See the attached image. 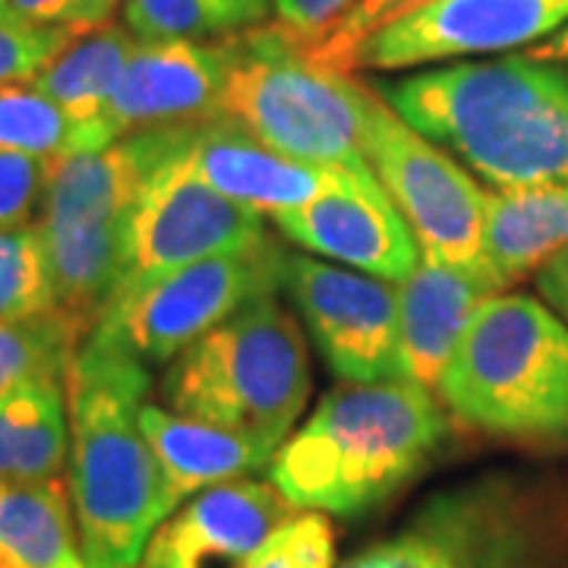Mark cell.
Listing matches in <instances>:
<instances>
[{
    "mask_svg": "<svg viewBox=\"0 0 568 568\" xmlns=\"http://www.w3.org/2000/svg\"><path fill=\"white\" fill-rule=\"evenodd\" d=\"M420 136L499 193L568 186V63H455L376 89Z\"/></svg>",
    "mask_w": 568,
    "mask_h": 568,
    "instance_id": "6da1fadb",
    "label": "cell"
},
{
    "mask_svg": "<svg viewBox=\"0 0 568 568\" xmlns=\"http://www.w3.org/2000/svg\"><path fill=\"white\" fill-rule=\"evenodd\" d=\"M70 496L89 568H136L178 508L140 426L149 366L82 342L67 369Z\"/></svg>",
    "mask_w": 568,
    "mask_h": 568,
    "instance_id": "7a4b0ae2",
    "label": "cell"
},
{
    "mask_svg": "<svg viewBox=\"0 0 568 568\" xmlns=\"http://www.w3.org/2000/svg\"><path fill=\"white\" fill-rule=\"evenodd\" d=\"M448 420L414 379L342 383L284 439L268 480L304 511L364 515L436 455Z\"/></svg>",
    "mask_w": 568,
    "mask_h": 568,
    "instance_id": "3957f363",
    "label": "cell"
},
{
    "mask_svg": "<svg viewBox=\"0 0 568 568\" xmlns=\"http://www.w3.org/2000/svg\"><path fill=\"white\" fill-rule=\"evenodd\" d=\"M436 392L487 436L568 446V323L547 301L496 294L467 323Z\"/></svg>",
    "mask_w": 568,
    "mask_h": 568,
    "instance_id": "277c9868",
    "label": "cell"
},
{
    "mask_svg": "<svg viewBox=\"0 0 568 568\" xmlns=\"http://www.w3.org/2000/svg\"><path fill=\"white\" fill-rule=\"evenodd\" d=\"M183 130H142L54 162L39 227L54 284V310L80 328L82 338H89L118 287L123 231L142 186L174 152Z\"/></svg>",
    "mask_w": 568,
    "mask_h": 568,
    "instance_id": "5b68a950",
    "label": "cell"
},
{
    "mask_svg": "<svg viewBox=\"0 0 568 568\" xmlns=\"http://www.w3.org/2000/svg\"><path fill=\"white\" fill-rule=\"evenodd\" d=\"M162 398L174 414L278 452L310 398L304 332L275 297H263L174 357Z\"/></svg>",
    "mask_w": 568,
    "mask_h": 568,
    "instance_id": "8992f818",
    "label": "cell"
},
{
    "mask_svg": "<svg viewBox=\"0 0 568 568\" xmlns=\"http://www.w3.org/2000/svg\"><path fill=\"white\" fill-rule=\"evenodd\" d=\"M219 41L222 118L297 162L366 164L364 123L373 89L310 61L304 44L278 22Z\"/></svg>",
    "mask_w": 568,
    "mask_h": 568,
    "instance_id": "52a82bcc",
    "label": "cell"
},
{
    "mask_svg": "<svg viewBox=\"0 0 568 568\" xmlns=\"http://www.w3.org/2000/svg\"><path fill=\"white\" fill-rule=\"evenodd\" d=\"M284 253L272 237L241 253L209 256L174 268L104 306L89 345L142 366L171 364L244 306L272 297L282 284Z\"/></svg>",
    "mask_w": 568,
    "mask_h": 568,
    "instance_id": "ba28073f",
    "label": "cell"
},
{
    "mask_svg": "<svg viewBox=\"0 0 568 568\" xmlns=\"http://www.w3.org/2000/svg\"><path fill=\"white\" fill-rule=\"evenodd\" d=\"M364 159L410 224L420 253L443 265H487L489 193L436 142L407 126L373 89Z\"/></svg>",
    "mask_w": 568,
    "mask_h": 568,
    "instance_id": "9c48e42d",
    "label": "cell"
},
{
    "mask_svg": "<svg viewBox=\"0 0 568 568\" xmlns=\"http://www.w3.org/2000/svg\"><path fill=\"white\" fill-rule=\"evenodd\" d=\"M193 126L183 130L174 152L152 171L130 212L123 231L121 278L111 301L174 268L268 241L260 212L231 203L196 174L186 149Z\"/></svg>",
    "mask_w": 568,
    "mask_h": 568,
    "instance_id": "30bf717a",
    "label": "cell"
},
{
    "mask_svg": "<svg viewBox=\"0 0 568 568\" xmlns=\"http://www.w3.org/2000/svg\"><path fill=\"white\" fill-rule=\"evenodd\" d=\"M282 284L342 383L405 379L398 284L301 253L284 256Z\"/></svg>",
    "mask_w": 568,
    "mask_h": 568,
    "instance_id": "8fae6325",
    "label": "cell"
},
{
    "mask_svg": "<svg viewBox=\"0 0 568 568\" xmlns=\"http://www.w3.org/2000/svg\"><path fill=\"white\" fill-rule=\"evenodd\" d=\"M568 22V0H429L361 44L354 70H405L540 44Z\"/></svg>",
    "mask_w": 568,
    "mask_h": 568,
    "instance_id": "7c38bea8",
    "label": "cell"
},
{
    "mask_svg": "<svg viewBox=\"0 0 568 568\" xmlns=\"http://www.w3.org/2000/svg\"><path fill=\"white\" fill-rule=\"evenodd\" d=\"M287 241L332 263L402 284L420 265V244L369 164L347 168L345 181L313 203L275 215Z\"/></svg>",
    "mask_w": 568,
    "mask_h": 568,
    "instance_id": "4fadbf2b",
    "label": "cell"
},
{
    "mask_svg": "<svg viewBox=\"0 0 568 568\" xmlns=\"http://www.w3.org/2000/svg\"><path fill=\"white\" fill-rule=\"evenodd\" d=\"M294 515L297 506L272 480H227L174 508L136 568H246Z\"/></svg>",
    "mask_w": 568,
    "mask_h": 568,
    "instance_id": "5bb4252c",
    "label": "cell"
},
{
    "mask_svg": "<svg viewBox=\"0 0 568 568\" xmlns=\"http://www.w3.org/2000/svg\"><path fill=\"white\" fill-rule=\"evenodd\" d=\"M222 41H136L108 104L111 142L222 118Z\"/></svg>",
    "mask_w": 568,
    "mask_h": 568,
    "instance_id": "9a60e30c",
    "label": "cell"
},
{
    "mask_svg": "<svg viewBox=\"0 0 568 568\" xmlns=\"http://www.w3.org/2000/svg\"><path fill=\"white\" fill-rule=\"evenodd\" d=\"M190 159L196 174L231 203L260 215H282L313 203L345 181L347 168L310 164L268 149L227 118L196 123L190 130ZM357 168V164H354Z\"/></svg>",
    "mask_w": 568,
    "mask_h": 568,
    "instance_id": "2e32d148",
    "label": "cell"
},
{
    "mask_svg": "<svg viewBox=\"0 0 568 568\" xmlns=\"http://www.w3.org/2000/svg\"><path fill=\"white\" fill-rule=\"evenodd\" d=\"M506 278L493 265H420L398 284V338L405 379L439 386L467 323L480 306L503 294Z\"/></svg>",
    "mask_w": 568,
    "mask_h": 568,
    "instance_id": "e0dca14e",
    "label": "cell"
},
{
    "mask_svg": "<svg viewBox=\"0 0 568 568\" xmlns=\"http://www.w3.org/2000/svg\"><path fill=\"white\" fill-rule=\"evenodd\" d=\"M515 518L518 511L506 496L489 489L455 493L345 568H470Z\"/></svg>",
    "mask_w": 568,
    "mask_h": 568,
    "instance_id": "ac0fdd59",
    "label": "cell"
},
{
    "mask_svg": "<svg viewBox=\"0 0 568 568\" xmlns=\"http://www.w3.org/2000/svg\"><path fill=\"white\" fill-rule=\"evenodd\" d=\"M140 426L171 484L178 508L196 493L227 480H241L246 474L272 465L275 458L272 448L244 433L193 420L149 402L140 407Z\"/></svg>",
    "mask_w": 568,
    "mask_h": 568,
    "instance_id": "d6986e66",
    "label": "cell"
},
{
    "mask_svg": "<svg viewBox=\"0 0 568 568\" xmlns=\"http://www.w3.org/2000/svg\"><path fill=\"white\" fill-rule=\"evenodd\" d=\"M136 41L140 39L126 26L108 22V26L77 36L32 80L41 95H48L80 126L85 152L111 145L104 118H108V104L114 99V89L121 82L123 67L130 61Z\"/></svg>",
    "mask_w": 568,
    "mask_h": 568,
    "instance_id": "ffe728a7",
    "label": "cell"
},
{
    "mask_svg": "<svg viewBox=\"0 0 568 568\" xmlns=\"http://www.w3.org/2000/svg\"><path fill=\"white\" fill-rule=\"evenodd\" d=\"M73 496L61 477L0 480V568H82Z\"/></svg>",
    "mask_w": 568,
    "mask_h": 568,
    "instance_id": "44dd1931",
    "label": "cell"
},
{
    "mask_svg": "<svg viewBox=\"0 0 568 568\" xmlns=\"http://www.w3.org/2000/svg\"><path fill=\"white\" fill-rule=\"evenodd\" d=\"M70 458L67 386L32 379L0 402V480H51Z\"/></svg>",
    "mask_w": 568,
    "mask_h": 568,
    "instance_id": "7402d4cb",
    "label": "cell"
},
{
    "mask_svg": "<svg viewBox=\"0 0 568 568\" xmlns=\"http://www.w3.org/2000/svg\"><path fill=\"white\" fill-rule=\"evenodd\" d=\"M562 250H568V186L489 196L487 260L508 284Z\"/></svg>",
    "mask_w": 568,
    "mask_h": 568,
    "instance_id": "603a6c76",
    "label": "cell"
},
{
    "mask_svg": "<svg viewBox=\"0 0 568 568\" xmlns=\"http://www.w3.org/2000/svg\"><path fill=\"white\" fill-rule=\"evenodd\" d=\"M265 13L268 0H123V26L140 41L224 39Z\"/></svg>",
    "mask_w": 568,
    "mask_h": 568,
    "instance_id": "cb8c5ba5",
    "label": "cell"
},
{
    "mask_svg": "<svg viewBox=\"0 0 568 568\" xmlns=\"http://www.w3.org/2000/svg\"><path fill=\"white\" fill-rule=\"evenodd\" d=\"M82 342V332L61 310L0 323V402L32 379H67Z\"/></svg>",
    "mask_w": 568,
    "mask_h": 568,
    "instance_id": "d4e9b609",
    "label": "cell"
},
{
    "mask_svg": "<svg viewBox=\"0 0 568 568\" xmlns=\"http://www.w3.org/2000/svg\"><path fill=\"white\" fill-rule=\"evenodd\" d=\"M0 152H29L41 159H67L85 152L77 123L32 82L0 85Z\"/></svg>",
    "mask_w": 568,
    "mask_h": 568,
    "instance_id": "484cf974",
    "label": "cell"
},
{
    "mask_svg": "<svg viewBox=\"0 0 568 568\" xmlns=\"http://www.w3.org/2000/svg\"><path fill=\"white\" fill-rule=\"evenodd\" d=\"M54 310V284L39 224L0 231V323Z\"/></svg>",
    "mask_w": 568,
    "mask_h": 568,
    "instance_id": "4316f807",
    "label": "cell"
},
{
    "mask_svg": "<svg viewBox=\"0 0 568 568\" xmlns=\"http://www.w3.org/2000/svg\"><path fill=\"white\" fill-rule=\"evenodd\" d=\"M424 3H429V0H357L325 36L310 41V44L301 41V44L310 54V61L328 67V70H338V73H351L354 58H357L364 41H369L388 26H395L398 20L410 17Z\"/></svg>",
    "mask_w": 568,
    "mask_h": 568,
    "instance_id": "83f0119b",
    "label": "cell"
},
{
    "mask_svg": "<svg viewBox=\"0 0 568 568\" xmlns=\"http://www.w3.org/2000/svg\"><path fill=\"white\" fill-rule=\"evenodd\" d=\"M73 39V32L22 20L0 0V85L32 82Z\"/></svg>",
    "mask_w": 568,
    "mask_h": 568,
    "instance_id": "f1b7e54d",
    "label": "cell"
},
{
    "mask_svg": "<svg viewBox=\"0 0 568 568\" xmlns=\"http://www.w3.org/2000/svg\"><path fill=\"white\" fill-rule=\"evenodd\" d=\"M335 530L323 511H301L275 530L246 568H332Z\"/></svg>",
    "mask_w": 568,
    "mask_h": 568,
    "instance_id": "f546056e",
    "label": "cell"
},
{
    "mask_svg": "<svg viewBox=\"0 0 568 568\" xmlns=\"http://www.w3.org/2000/svg\"><path fill=\"white\" fill-rule=\"evenodd\" d=\"M54 159L29 152H0V231L26 227L44 205Z\"/></svg>",
    "mask_w": 568,
    "mask_h": 568,
    "instance_id": "4dcf8cb0",
    "label": "cell"
},
{
    "mask_svg": "<svg viewBox=\"0 0 568 568\" xmlns=\"http://www.w3.org/2000/svg\"><path fill=\"white\" fill-rule=\"evenodd\" d=\"M7 3L22 20L82 36L99 26H108V17L121 0H7Z\"/></svg>",
    "mask_w": 568,
    "mask_h": 568,
    "instance_id": "1f68e13d",
    "label": "cell"
},
{
    "mask_svg": "<svg viewBox=\"0 0 568 568\" xmlns=\"http://www.w3.org/2000/svg\"><path fill=\"white\" fill-rule=\"evenodd\" d=\"M357 0H272L275 20L297 41H316L345 17Z\"/></svg>",
    "mask_w": 568,
    "mask_h": 568,
    "instance_id": "d6a6232c",
    "label": "cell"
},
{
    "mask_svg": "<svg viewBox=\"0 0 568 568\" xmlns=\"http://www.w3.org/2000/svg\"><path fill=\"white\" fill-rule=\"evenodd\" d=\"M470 568H537V552H534L528 525L515 518Z\"/></svg>",
    "mask_w": 568,
    "mask_h": 568,
    "instance_id": "836d02e7",
    "label": "cell"
},
{
    "mask_svg": "<svg viewBox=\"0 0 568 568\" xmlns=\"http://www.w3.org/2000/svg\"><path fill=\"white\" fill-rule=\"evenodd\" d=\"M537 287L547 297V304L568 323V250L556 253L552 260L540 265L537 272Z\"/></svg>",
    "mask_w": 568,
    "mask_h": 568,
    "instance_id": "e575fe53",
    "label": "cell"
},
{
    "mask_svg": "<svg viewBox=\"0 0 568 568\" xmlns=\"http://www.w3.org/2000/svg\"><path fill=\"white\" fill-rule=\"evenodd\" d=\"M530 61H544V63H568V26L559 29L556 36H549L547 41L534 44L528 51Z\"/></svg>",
    "mask_w": 568,
    "mask_h": 568,
    "instance_id": "d590c367",
    "label": "cell"
},
{
    "mask_svg": "<svg viewBox=\"0 0 568 568\" xmlns=\"http://www.w3.org/2000/svg\"><path fill=\"white\" fill-rule=\"evenodd\" d=\"M82 568H89V566H82Z\"/></svg>",
    "mask_w": 568,
    "mask_h": 568,
    "instance_id": "8d00e7d4",
    "label": "cell"
}]
</instances>
